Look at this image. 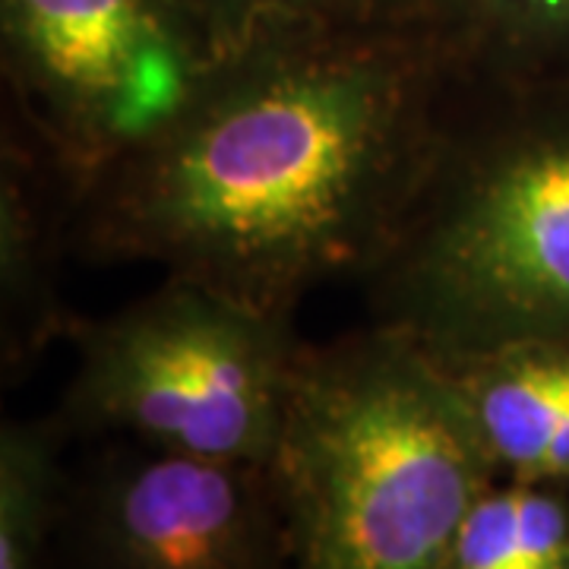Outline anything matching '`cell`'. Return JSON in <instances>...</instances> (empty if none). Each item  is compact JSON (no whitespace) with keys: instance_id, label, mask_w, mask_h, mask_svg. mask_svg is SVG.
<instances>
[{"instance_id":"52a82bcc","label":"cell","mask_w":569,"mask_h":569,"mask_svg":"<svg viewBox=\"0 0 569 569\" xmlns=\"http://www.w3.org/2000/svg\"><path fill=\"white\" fill-rule=\"evenodd\" d=\"M437 361L500 481L569 488V339L509 342Z\"/></svg>"},{"instance_id":"ba28073f","label":"cell","mask_w":569,"mask_h":569,"mask_svg":"<svg viewBox=\"0 0 569 569\" xmlns=\"http://www.w3.org/2000/svg\"><path fill=\"white\" fill-rule=\"evenodd\" d=\"M427 36L466 92L569 89V0H430Z\"/></svg>"},{"instance_id":"9c48e42d","label":"cell","mask_w":569,"mask_h":569,"mask_svg":"<svg viewBox=\"0 0 569 569\" xmlns=\"http://www.w3.org/2000/svg\"><path fill=\"white\" fill-rule=\"evenodd\" d=\"M440 569H569L563 488L493 481L468 509Z\"/></svg>"},{"instance_id":"277c9868","label":"cell","mask_w":569,"mask_h":569,"mask_svg":"<svg viewBox=\"0 0 569 569\" xmlns=\"http://www.w3.org/2000/svg\"><path fill=\"white\" fill-rule=\"evenodd\" d=\"M77 346L67 425L253 466L276 459L307 348L291 320L178 276L82 326Z\"/></svg>"},{"instance_id":"5b68a950","label":"cell","mask_w":569,"mask_h":569,"mask_svg":"<svg viewBox=\"0 0 569 569\" xmlns=\"http://www.w3.org/2000/svg\"><path fill=\"white\" fill-rule=\"evenodd\" d=\"M0 41L20 118L70 203L219 61L181 0H0Z\"/></svg>"},{"instance_id":"8fae6325","label":"cell","mask_w":569,"mask_h":569,"mask_svg":"<svg viewBox=\"0 0 569 569\" xmlns=\"http://www.w3.org/2000/svg\"><path fill=\"white\" fill-rule=\"evenodd\" d=\"M61 468L48 425H3L0 433V569H39L58 519Z\"/></svg>"},{"instance_id":"7a4b0ae2","label":"cell","mask_w":569,"mask_h":569,"mask_svg":"<svg viewBox=\"0 0 569 569\" xmlns=\"http://www.w3.org/2000/svg\"><path fill=\"white\" fill-rule=\"evenodd\" d=\"M272 475L288 569H440L500 481L437 355L377 323L305 348Z\"/></svg>"},{"instance_id":"6da1fadb","label":"cell","mask_w":569,"mask_h":569,"mask_svg":"<svg viewBox=\"0 0 569 569\" xmlns=\"http://www.w3.org/2000/svg\"><path fill=\"white\" fill-rule=\"evenodd\" d=\"M462 96L425 32L253 41L82 190L70 231L89 257L291 320L320 284L377 266Z\"/></svg>"},{"instance_id":"8992f818","label":"cell","mask_w":569,"mask_h":569,"mask_svg":"<svg viewBox=\"0 0 569 569\" xmlns=\"http://www.w3.org/2000/svg\"><path fill=\"white\" fill-rule=\"evenodd\" d=\"M86 548L99 569H288L272 466L127 449L86 500Z\"/></svg>"},{"instance_id":"3957f363","label":"cell","mask_w":569,"mask_h":569,"mask_svg":"<svg viewBox=\"0 0 569 569\" xmlns=\"http://www.w3.org/2000/svg\"><path fill=\"white\" fill-rule=\"evenodd\" d=\"M365 282L373 323L433 355L569 339V89L462 96Z\"/></svg>"},{"instance_id":"30bf717a","label":"cell","mask_w":569,"mask_h":569,"mask_svg":"<svg viewBox=\"0 0 569 569\" xmlns=\"http://www.w3.org/2000/svg\"><path fill=\"white\" fill-rule=\"evenodd\" d=\"M216 54L284 36L425 32L430 0H181Z\"/></svg>"}]
</instances>
